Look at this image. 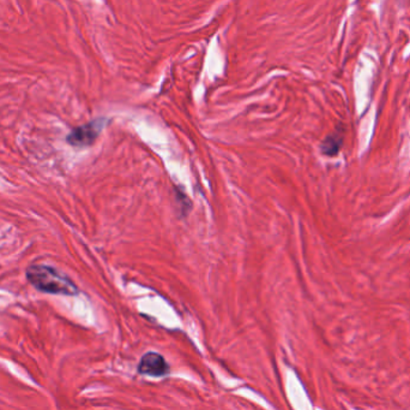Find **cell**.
Instances as JSON below:
<instances>
[{
  "instance_id": "7a4b0ae2",
  "label": "cell",
  "mask_w": 410,
  "mask_h": 410,
  "mask_svg": "<svg viewBox=\"0 0 410 410\" xmlns=\"http://www.w3.org/2000/svg\"><path fill=\"white\" fill-rule=\"evenodd\" d=\"M106 124H107V119L105 118H98L95 121L89 122L84 126L75 128L68 134L66 141L73 147L83 148L91 146L96 141L98 135L101 134Z\"/></svg>"
},
{
  "instance_id": "6da1fadb",
  "label": "cell",
  "mask_w": 410,
  "mask_h": 410,
  "mask_svg": "<svg viewBox=\"0 0 410 410\" xmlns=\"http://www.w3.org/2000/svg\"><path fill=\"white\" fill-rule=\"evenodd\" d=\"M26 279L34 288L47 294L65 296L78 294L77 286L68 277L47 265H33L28 268Z\"/></svg>"
},
{
  "instance_id": "3957f363",
  "label": "cell",
  "mask_w": 410,
  "mask_h": 410,
  "mask_svg": "<svg viewBox=\"0 0 410 410\" xmlns=\"http://www.w3.org/2000/svg\"><path fill=\"white\" fill-rule=\"evenodd\" d=\"M138 372L144 376H163L169 372V366L162 355L146 353L138 365Z\"/></svg>"
},
{
  "instance_id": "277c9868",
  "label": "cell",
  "mask_w": 410,
  "mask_h": 410,
  "mask_svg": "<svg viewBox=\"0 0 410 410\" xmlns=\"http://www.w3.org/2000/svg\"><path fill=\"white\" fill-rule=\"evenodd\" d=\"M342 147V138L338 134H331L321 143V153L324 156H336Z\"/></svg>"
}]
</instances>
